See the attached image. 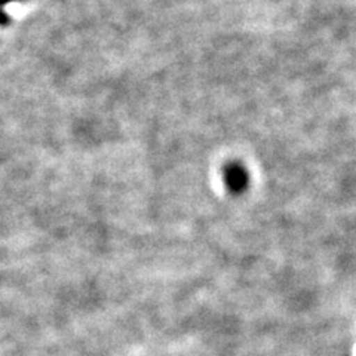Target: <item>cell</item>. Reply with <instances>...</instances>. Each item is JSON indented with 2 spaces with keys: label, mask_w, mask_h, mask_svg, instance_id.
<instances>
[{
  "label": "cell",
  "mask_w": 356,
  "mask_h": 356,
  "mask_svg": "<svg viewBox=\"0 0 356 356\" xmlns=\"http://www.w3.org/2000/svg\"><path fill=\"white\" fill-rule=\"evenodd\" d=\"M222 178H225V184L229 191L235 195H239L247 191L250 184V175L245 166L238 162H230L225 166L222 171Z\"/></svg>",
  "instance_id": "cell-1"
},
{
  "label": "cell",
  "mask_w": 356,
  "mask_h": 356,
  "mask_svg": "<svg viewBox=\"0 0 356 356\" xmlns=\"http://www.w3.org/2000/svg\"><path fill=\"white\" fill-rule=\"evenodd\" d=\"M17 2H22V0H0V24H6L9 19L5 6L10 3H17Z\"/></svg>",
  "instance_id": "cell-2"
}]
</instances>
